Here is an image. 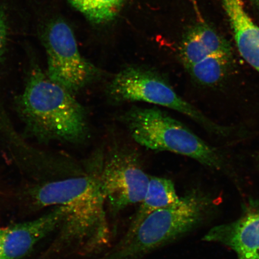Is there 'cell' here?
Masks as SVG:
<instances>
[{"label":"cell","mask_w":259,"mask_h":259,"mask_svg":"<svg viewBox=\"0 0 259 259\" xmlns=\"http://www.w3.org/2000/svg\"><path fill=\"white\" fill-rule=\"evenodd\" d=\"M35 205L62 206L64 215L53 250L99 256L111 245L106 200L95 175L51 181L31 192Z\"/></svg>","instance_id":"6da1fadb"},{"label":"cell","mask_w":259,"mask_h":259,"mask_svg":"<svg viewBox=\"0 0 259 259\" xmlns=\"http://www.w3.org/2000/svg\"><path fill=\"white\" fill-rule=\"evenodd\" d=\"M17 106L29 131L38 138L81 143L89 137L83 106L39 69L30 74Z\"/></svg>","instance_id":"7a4b0ae2"},{"label":"cell","mask_w":259,"mask_h":259,"mask_svg":"<svg viewBox=\"0 0 259 259\" xmlns=\"http://www.w3.org/2000/svg\"><path fill=\"white\" fill-rule=\"evenodd\" d=\"M205 197L193 192L148 215L132 234L95 259H141L192 231L201 220Z\"/></svg>","instance_id":"3957f363"},{"label":"cell","mask_w":259,"mask_h":259,"mask_svg":"<svg viewBox=\"0 0 259 259\" xmlns=\"http://www.w3.org/2000/svg\"><path fill=\"white\" fill-rule=\"evenodd\" d=\"M122 121L134 140L145 148L184 155L213 169L225 167L224 159L215 148L157 108L133 107Z\"/></svg>","instance_id":"277c9868"},{"label":"cell","mask_w":259,"mask_h":259,"mask_svg":"<svg viewBox=\"0 0 259 259\" xmlns=\"http://www.w3.org/2000/svg\"><path fill=\"white\" fill-rule=\"evenodd\" d=\"M116 103L142 102L166 107L189 116L217 135L226 136L229 129L215 124L195 107L178 95L168 81L153 71L143 68H126L116 74L106 90Z\"/></svg>","instance_id":"5b68a950"},{"label":"cell","mask_w":259,"mask_h":259,"mask_svg":"<svg viewBox=\"0 0 259 259\" xmlns=\"http://www.w3.org/2000/svg\"><path fill=\"white\" fill-rule=\"evenodd\" d=\"M48 58L47 75L72 94L88 85L98 74L95 66L80 54L72 29L66 22L56 20L45 31Z\"/></svg>","instance_id":"8992f818"},{"label":"cell","mask_w":259,"mask_h":259,"mask_svg":"<svg viewBox=\"0 0 259 259\" xmlns=\"http://www.w3.org/2000/svg\"><path fill=\"white\" fill-rule=\"evenodd\" d=\"M95 176L113 217L142 202L151 178L142 169L135 154L125 150L113 152Z\"/></svg>","instance_id":"52a82bcc"},{"label":"cell","mask_w":259,"mask_h":259,"mask_svg":"<svg viewBox=\"0 0 259 259\" xmlns=\"http://www.w3.org/2000/svg\"><path fill=\"white\" fill-rule=\"evenodd\" d=\"M204 240L228 246L238 259H259V202H250L236 221L210 230Z\"/></svg>","instance_id":"ba28073f"},{"label":"cell","mask_w":259,"mask_h":259,"mask_svg":"<svg viewBox=\"0 0 259 259\" xmlns=\"http://www.w3.org/2000/svg\"><path fill=\"white\" fill-rule=\"evenodd\" d=\"M62 206L32 221L5 228L3 236V259H21L53 231L59 229L63 219Z\"/></svg>","instance_id":"9c48e42d"},{"label":"cell","mask_w":259,"mask_h":259,"mask_svg":"<svg viewBox=\"0 0 259 259\" xmlns=\"http://www.w3.org/2000/svg\"><path fill=\"white\" fill-rule=\"evenodd\" d=\"M241 57L259 73V27L245 11L242 0H221Z\"/></svg>","instance_id":"30bf717a"},{"label":"cell","mask_w":259,"mask_h":259,"mask_svg":"<svg viewBox=\"0 0 259 259\" xmlns=\"http://www.w3.org/2000/svg\"><path fill=\"white\" fill-rule=\"evenodd\" d=\"M180 198L172 181L167 178L151 177L144 199L123 237L131 235L150 213L172 205Z\"/></svg>","instance_id":"8fae6325"},{"label":"cell","mask_w":259,"mask_h":259,"mask_svg":"<svg viewBox=\"0 0 259 259\" xmlns=\"http://www.w3.org/2000/svg\"><path fill=\"white\" fill-rule=\"evenodd\" d=\"M232 59L209 55L186 69L193 79L200 85L215 87L222 83L228 76L231 70Z\"/></svg>","instance_id":"7c38bea8"},{"label":"cell","mask_w":259,"mask_h":259,"mask_svg":"<svg viewBox=\"0 0 259 259\" xmlns=\"http://www.w3.org/2000/svg\"><path fill=\"white\" fill-rule=\"evenodd\" d=\"M70 4L96 24L113 20L120 12L125 0H69Z\"/></svg>","instance_id":"4fadbf2b"},{"label":"cell","mask_w":259,"mask_h":259,"mask_svg":"<svg viewBox=\"0 0 259 259\" xmlns=\"http://www.w3.org/2000/svg\"><path fill=\"white\" fill-rule=\"evenodd\" d=\"M193 29L209 55L232 58L231 45L215 29L205 21L199 22Z\"/></svg>","instance_id":"5bb4252c"},{"label":"cell","mask_w":259,"mask_h":259,"mask_svg":"<svg viewBox=\"0 0 259 259\" xmlns=\"http://www.w3.org/2000/svg\"><path fill=\"white\" fill-rule=\"evenodd\" d=\"M180 52L181 60L186 69L209 56L193 28L184 37Z\"/></svg>","instance_id":"9a60e30c"},{"label":"cell","mask_w":259,"mask_h":259,"mask_svg":"<svg viewBox=\"0 0 259 259\" xmlns=\"http://www.w3.org/2000/svg\"><path fill=\"white\" fill-rule=\"evenodd\" d=\"M8 40V27L4 14L0 10V61L4 54Z\"/></svg>","instance_id":"2e32d148"},{"label":"cell","mask_w":259,"mask_h":259,"mask_svg":"<svg viewBox=\"0 0 259 259\" xmlns=\"http://www.w3.org/2000/svg\"><path fill=\"white\" fill-rule=\"evenodd\" d=\"M190 2L192 3L194 12H195L197 18L198 19L199 22H203L204 20L202 18V15L200 14L198 5H197V0H190Z\"/></svg>","instance_id":"e0dca14e"},{"label":"cell","mask_w":259,"mask_h":259,"mask_svg":"<svg viewBox=\"0 0 259 259\" xmlns=\"http://www.w3.org/2000/svg\"><path fill=\"white\" fill-rule=\"evenodd\" d=\"M5 228H0V259H3V236H4Z\"/></svg>","instance_id":"ac0fdd59"},{"label":"cell","mask_w":259,"mask_h":259,"mask_svg":"<svg viewBox=\"0 0 259 259\" xmlns=\"http://www.w3.org/2000/svg\"><path fill=\"white\" fill-rule=\"evenodd\" d=\"M250 2L255 7L259 8V0H250Z\"/></svg>","instance_id":"d6986e66"},{"label":"cell","mask_w":259,"mask_h":259,"mask_svg":"<svg viewBox=\"0 0 259 259\" xmlns=\"http://www.w3.org/2000/svg\"><path fill=\"white\" fill-rule=\"evenodd\" d=\"M258 160H259V157H258Z\"/></svg>","instance_id":"ffe728a7"}]
</instances>
